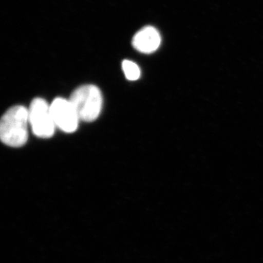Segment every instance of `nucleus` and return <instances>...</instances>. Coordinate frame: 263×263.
Returning a JSON list of instances; mask_svg holds the SVG:
<instances>
[{
	"mask_svg": "<svg viewBox=\"0 0 263 263\" xmlns=\"http://www.w3.org/2000/svg\"><path fill=\"white\" fill-rule=\"evenodd\" d=\"M29 110L22 105L10 108L0 124V138L5 145L20 147L28 139Z\"/></svg>",
	"mask_w": 263,
	"mask_h": 263,
	"instance_id": "1",
	"label": "nucleus"
},
{
	"mask_svg": "<svg viewBox=\"0 0 263 263\" xmlns=\"http://www.w3.org/2000/svg\"><path fill=\"white\" fill-rule=\"evenodd\" d=\"M69 100L79 119L86 122L98 119L103 107L101 91L94 85H84L78 88L72 93Z\"/></svg>",
	"mask_w": 263,
	"mask_h": 263,
	"instance_id": "2",
	"label": "nucleus"
},
{
	"mask_svg": "<svg viewBox=\"0 0 263 263\" xmlns=\"http://www.w3.org/2000/svg\"><path fill=\"white\" fill-rule=\"evenodd\" d=\"M28 110L29 124L33 133L42 138L53 136L56 125L52 118L50 105L46 100L41 98L34 99Z\"/></svg>",
	"mask_w": 263,
	"mask_h": 263,
	"instance_id": "3",
	"label": "nucleus"
},
{
	"mask_svg": "<svg viewBox=\"0 0 263 263\" xmlns=\"http://www.w3.org/2000/svg\"><path fill=\"white\" fill-rule=\"evenodd\" d=\"M50 109L56 127L67 133H74L77 129L80 119L70 100L55 99Z\"/></svg>",
	"mask_w": 263,
	"mask_h": 263,
	"instance_id": "4",
	"label": "nucleus"
},
{
	"mask_svg": "<svg viewBox=\"0 0 263 263\" xmlns=\"http://www.w3.org/2000/svg\"><path fill=\"white\" fill-rule=\"evenodd\" d=\"M132 43L137 51L144 53H153L160 47V34L155 27L148 26L135 34Z\"/></svg>",
	"mask_w": 263,
	"mask_h": 263,
	"instance_id": "5",
	"label": "nucleus"
},
{
	"mask_svg": "<svg viewBox=\"0 0 263 263\" xmlns=\"http://www.w3.org/2000/svg\"><path fill=\"white\" fill-rule=\"evenodd\" d=\"M122 69L128 80L136 81L141 76L139 67L130 60H124L122 62Z\"/></svg>",
	"mask_w": 263,
	"mask_h": 263,
	"instance_id": "6",
	"label": "nucleus"
}]
</instances>
